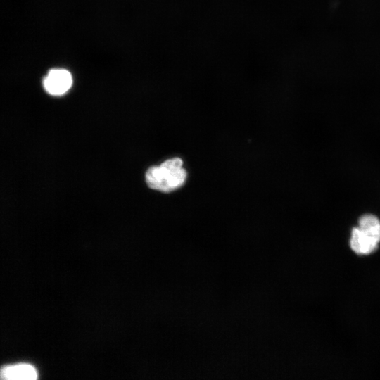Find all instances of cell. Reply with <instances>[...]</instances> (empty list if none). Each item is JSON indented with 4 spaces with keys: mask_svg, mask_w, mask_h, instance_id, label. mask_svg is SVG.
I'll return each instance as SVG.
<instances>
[{
    "mask_svg": "<svg viewBox=\"0 0 380 380\" xmlns=\"http://www.w3.org/2000/svg\"><path fill=\"white\" fill-rule=\"evenodd\" d=\"M182 165L181 158H173L148 168L146 172L148 186L162 192H170L181 187L186 179V172Z\"/></svg>",
    "mask_w": 380,
    "mask_h": 380,
    "instance_id": "1",
    "label": "cell"
},
{
    "mask_svg": "<svg viewBox=\"0 0 380 380\" xmlns=\"http://www.w3.org/2000/svg\"><path fill=\"white\" fill-rule=\"evenodd\" d=\"M380 242V220L372 214H365L358 220V227L352 229L350 246L359 255L374 251Z\"/></svg>",
    "mask_w": 380,
    "mask_h": 380,
    "instance_id": "2",
    "label": "cell"
},
{
    "mask_svg": "<svg viewBox=\"0 0 380 380\" xmlns=\"http://www.w3.org/2000/svg\"><path fill=\"white\" fill-rule=\"evenodd\" d=\"M71 74L64 69H53L44 80L45 90L53 96H60L68 91L72 86Z\"/></svg>",
    "mask_w": 380,
    "mask_h": 380,
    "instance_id": "3",
    "label": "cell"
},
{
    "mask_svg": "<svg viewBox=\"0 0 380 380\" xmlns=\"http://www.w3.org/2000/svg\"><path fill=\"white\" fill-rule=\"evenodd\" d=\"M38 374L30 364L7 365L0 369V379L5 380H34Z\"/></svg>",
    "mask_w": 380,
    "mask_h": 380,
    "instance_id": "4",
    "label": "cell"
}]
</instances>
